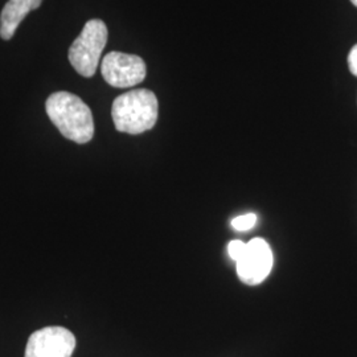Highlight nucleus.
<instances>
[{
	"instance_id": "nucleus-1",
	"label": "nucleus",
	"mask_w": 357,
	"mask_h": 357,
	"mask_svg": "<svg viewBox=\"0 0 357 357\" xmlns=\"http://www.w3.org/2000/svg\"><path fill=\"white\" fill-rule=\"evenodd\" d=\"M45 110L52 123L59 128L66 139L84 144L94 135V119L89 106L76 94L68 91L53 93L47 102Z\"/></svg>"
},
{
	"instance_id": "nucleus-2",
	"label": "nucleus",
	"mask_w": 357,
	"mask_h": 357,
	"mask_svg": "<svg viewBox=\"0 0 357 357\" xmlns=\"http://www.w3.org/2000/svg\"><path fill=\"white\" fill-rule=\"evenodd\" d=\"M159 114L158 98L151 90L137 89L116 97L112 116L118 131L138 135L155 126Z\"/></svg>"
},
{
	"instance_id": "nucleus-3",
	"label": "nucleus",
	"mask_w": 357,
	"mask_h": 357,
	"mask_svg": "<svg viewBox=\"0 0 357 357\" xmlns=\"http://www.w3.org/2000/svg\"><path fill=\"white\" fill-rule=\"evenodd\" d=\"M107 43V26L100 19L89 20L69 48V61L84 77L96 75L101 54Z\"/></svg>"
},
{
	"instance_id": "nucleus-4",
	"label": "nucleus",
	"mask_w": 357,
	"mask_h": 357,
	"mask_svg": "<svg viewBox=\"0 0 357 357\" xmlns=\"http://www.w3.org/2000/svg\"><path fill=\"white\" fill-rule=\"evenodd\" d=\"M103 79L114 88H131L141 84L147 69L139 56L110 52L101 63Z\"/></svg>"
},
{
	"instance_id": "nucleus-5",
	"label": "nucleus",
	"mask_w": 357,
	"mask_h": 357,
	"mask_svg": "<svg viewBox=\"0 0 357 357\" xmlns=\"http://www.w3.org/2000/svg\"><path fill=\"white\" fill-rule=\"evenodd\" d=\"M76 336L64 327H44L33 332L26 347L24 357H72Z\"/></svg>"
},
{
	"instance_id": "nucleus-6",
	"label": "nucleus",
	"mask_w": 357,
	"mask_h": 357,
	"mask_svg": "<svg viewBox=\"0 0 357 357\" xmlns=\"http://www.w3.org/2000/svg\"><path fill=\"white\" fill-rule=\"evenodd\" d=\"M237 264L238 278L249 286L265 281L273 268L274 257L271 248L264 238H253L246 243V250Z\"/></svg>"
},
{
	"instance_id": "nucleus-7",
	"label": "nucleus",
	"mask_w": 357,
	"mask_h": 357,
	"mask_svg": "<svg viewBox=\"0 0 357 357\" xmlns=\"http://www.w3.org/2000/svg\"><path fill=\"white\" fill-rule=\"evenodd\" d=\"M43 0H8L0 15V38L11 40L28 13L38 10Z\"/></svg>"
},
{
	"instance_id": "nucleus-8",
	"label": "nucleus",
	"mask_w": 357,
	"mask_h": 357,
	"mask_svg": "<svg viewBox=\"0 0 357 357\" xmlns=\"http://www.w3.org/2000/svg\"><path fill=\"white\" fill-rule=\"evenodd\" d=\"M257 215L255 213H246L241 216L233 218L231 227L238 231H246V230L253 229L257 224Z\"/></svg>"
},
{
	"instance_id": "nucleus-9",
	"label": "nucleus",
	"mask_w": 357,
	"mask_h": 357,
	"mask_svg": "<svg viewBox=\"0 0 357 357\" xmlns=\"http://www.w3.org/2000/svg\"><path fill=\"white\" fill-rule=\"evenodd\" d=\"M245 250H246V243L240 241V240L230 241L229 245H228V253H229L230 258L234 262L240 261V258L243 257Z\"/></svg>"
},
{
	"instance_id": "nucleus-10",
	"label": "nucleus",
	"mask_w": 357,
	"mask_h": 357,
	"mask_svg": "<svg viewBox=\"0 0 357 357\" xmlns=\"http://www.w3.org/2000/svg\"><path fill=\"white\" fill-rule=\"evenodd\" d=\"M348 66L351 73L357 77V44L348 54Z\"/></svg>"
},
{
	"instance_id": "nucleus-11",
	"label": "nucleus",
	"mask_w": 357,
	"mask_h": 357,
	"mask_svg": "<svg viewBox=\"0 0 357 357\" xmlns=\"http://www.w3.org/2000/svg\"><path fill=\"white\" fill-rule=\"evenodd\" d=\"M351 1H352V3H354V6H356V7H357V0H351Z\"/></svg>"
}]
</instances>
